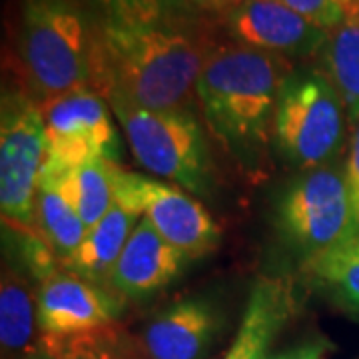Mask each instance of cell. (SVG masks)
<instances>
[{
	"label": "cell",
	"instance_id": "obj_5",
	"mask_svg": "<svg viewBox=\"0 0 359 359\" xmlns=\"http://www.w3.org/2000/svg\"><path fill=\"white\" fill-rule=\"evenodd\" d=\"M136 162L158 178L196 196L212 192V158L192 110H148L116 88H104Z\"/></svg>",
	"mask_w": 359,
	"mask_h": 359
},
{
	"label": "cell",
	"instance_id": "obj_10",
	"mask_svg": "<svg viewBox=\"0 0 359 359\" xmlns=\"http://www.w3.org/2000/svg\"><path fill=\"white\" fill-rule=\"evenodd\" d=\"M219 18L233 42L292 62L320 56L330 36V32L311 25L282 0H244Z\"/></svg>",
	"mask_w": 359,
	"mask_h": 359
},
{
	"label": "cell",
	"instance_id": "obj_13",
	"mask_svg": "<svg viewBox=\"0 0 359 359\" xmlns=\"http://www.w3.org/2000/svg\"><path fill=\"white\" fill-rule=\"evenodd\" d=\"M190 257L170 245L144 216L132 231L112 276V290L124 299H144L178 280Z\"/></svg>",
	"mask_w": 359,
	"mask_h": 359
},
{
	"label": "cell",
	"instance_id": "obj_3",
	"mask_svg": "<svg viewBox=\"0 0 359 359\" xmlns=\"http://www.w3.org/2000/svg\"><path fill=\"white\" fill-rule=\"evenodd\" d=\"M14 50L39 104L96 84V26L78 0H18Z\"/></svg>",
	"mask_w": 359,
	"mask_h": 359
},
{
	"label": "cell",
	"instance_id": "obj_4",
	"mask_svg": "<svg viewBox=\"0 0 359 359\" xmlns=\"http://www.w3.org/2000/svg\"><path fill=\"white\" fill-rule=\"evenodd\" d=\"M346 106L321 66H297L287 74L271 126V150L297 172L341 162L346 152Z\"/></svg>",
	"mask_w": 359,
	"mask_h": 359
},
{
	"label": "cell",
	"instance_id": "obj_11",
	"mask_svg": "<svg viewBox=\"0 0 359 359\" xmlns=\"http://www.w3.org/2000/svg\"><path fill=\"white\" fill-rule=\"evenodd\" d=\"M124 297L110 287L60 268L36 285L40 334L72 335L114 325Z\"/></svg>",
	"mask_w": 359,
	"mask_h": 359
},
{
	"label": "cell",
	"instance_id": "obj_23",
	"mask_svg": "<svg viewBox=\"0 0 359 359\" xmlns=\"http://www.w3.org/2000/svg\"><path fill=\"white\" fill-rule=\"evenodd\" d=\"M311 25L332 32L347 20L359 18V0H282Z\"/></svg>",
	"mask_w": 359,
	"mask_h": 359
},
{
	"label": "cell",
	"instance_id": "obj_19",
	"mask_svg": "<svg viewBox=\"0 0 359 359\" xmlns=\"http://www.w3.org/2000/svg\"><path fill=\"white\" fill-rule=\"evenodd\" d=\"M34 230L50 244L60 264H66L76 254L88 233V228L78 216L74 205L44 176H40L34 202Z\"/></svg>",
	"mask_w": 359,
	"mask_h": 359
},
{
	"label": "cell",
	"instance_id": "obj_18",
	"mask_svg": "<svg viewBox=\"0 0 359 359\" xmlns=\"http://www.w3.org/2000/svg\"><path fill=\"white\" fill-rule=\"evenodd\" d=\"M302 276L335 308L359 321V231L302 264Z\"/></svg>",
	"mask_w": 359,
	"mask_h": 359
},
{
	"label": "cell",
	"instance_id": "obj_25",
	"mask_svg": "<svg viewBox=\"0 0 359 359\" xmlns=\"http://www.w3.org/2000/svg\"><path fill=\"white\" fill-rule=\"evenodd\" d=\"M327 349H330V344L320 339V341H308V344L295 346L276 355H268L266 359H325Z\"/></svg>",
	"mask_w": 359,
	"mask_h": 359
},
{
	"label": "cell",
	"instance_id": "obj_6",
	"mask_svg": "<svg viewBox=\"0 0 359 359\" xmlns=\"http://www.w3.org/2000/svg\"><path fill=\"white\" fill-rule=\"evenodd\" d=\"M273 228L302 264L355 236L346 164L306 170L287 182L273 204Z\"/></svg>",
	"mask_w": 359,
	"mask_h": 359
},
{
	"label": "cell",
	"instance_id": "obj_2",
	"mask_svg": "<svg viewBox=\"0 0 359 359\" xmlns=\"http://www.w3.org/2000/svg\"><path fill=\"white\" fill-rule=\"evenodd\" d=\"M294 62L240 42H216L196 84L210 132L238 164L256 172L271 148L280 90Z\"/></svg>",
	"mask_w": 359,
	"mask_h": 359
},
{
	"label": "cell",
	"instance_id": "obj_17",
	"mask_svg": "<svg viewBox=\"0 0 359 359\" xmlns=\"http://www.w3.org/2000/svg\"><path fill=\"white\" fill-rule=\"evenodd\" d=\"M120 172L122 168L118 166V162L100 158L68 172H58L44 166L40 176L50 180L65 194L66 200L74 205L78 216L90 230L108 214V210L114 204Z\"/></svg>",
	"mask_w": 359,
	"mask_h": 359
},
{
	"label": "cell",
	"instance_id": "obj_21",
	"mask_svg": "<svg viewBox=\"0 0 359 359\" xmlns=\"http://www.w3.org/2000/svg\"><path fill=\"white\" fill-rule=\"evenodd\" d=\"M22 359H140L116 325L72 335L40 334Z\"/></svg>",
	"mask_w": 359,
	"mask_h": 359
},
{
	"label": "cell",
	"instance_id": "obj_12",
	"mask_svg": "<svg viewBox=\"0 0 359 359\" xmlns=\"http://www.w3.org/2000/svg\"><path fill=\"white\" fill-rule=\"evenodd\" d=\"M222 325L216 304L186 297L156 313L138 341L142 359H204Z\"/></svg>",
	"mask_w": 359,
	"mask_h": 359
},
{
	"label": "cell",
	"instance_id": "obj_15",
	"mask_svg": "<svg viewBox=\"0 0 359 359\" xmlns=\"http://www.w3.org/2000/svg\"><path fill=\"white\" fill-rule=\"evenodd\" d=\"M140 218V210L116 192L114 204L108 214L94 228H90L76 254L62 264V268L112 290L116 264Z\"/></svg>",
	"mask_w": 359,
	"mask_h": 359
},
{
	"label": "cell",
	"instance_id": "obj_24",
	"mask_svg": "<svg viewBox=\"0 0 359 359\" xmlns=\"http://www.w3.org/2000/svg\"><path fill=\"white\" fill-rule=\"evenodd\" d=\"M344 164H346L347 190L353 210V224H355V231H359V122L351 128V138L347 144V156Z\"/></svg>",
	"mask_w": 359,
	"mask_h": 359
},
{
	"label": "cell",
	"instance_id": "obj_14",
	"mask_svg": "<svg viewBox=\"0 0 359 359\" xmlns=\"http://www.w3.org/2000/svg\"><path fill=\"white\" fill-rule=\"evenodd\" d=\"M297 311L292 276H259L245 302L236 339L224 359H266L273 337Z\"/></svg>",
	"mask_w": 359,
	"mask_h": 359
},
{
	"label": "cell",
	"instance_id": "obj_20",
	"mask_svg": "<svg viewBox=\"0 0 359 359\" xmlns=\"http://www.w3.org/2000/svg\"><path fill=\"white\" fill-rule=\"evenodd\" d=\"M320 62L339 92L349 128H353L359 122V18L330 32L320 52Z\"/></svg>",
	"mask_w": 359,
	"mask_h": 359
},
{
	"label": "cell",
	"instance_id": "obj_26",
	"mask_svg": "<svg viewBox=\"0 0 359 359\" xmlns=\"http://www.w3.org/2000/svg\"><path fill=\"white\" fill-rule=\"evenodd\" d=\"M186 2L192 6L196 13L224 16V14H228L230 11H233L236 6H240L244 0H186Z\"/></svg>",
	"mask_w": 359,
	"mask_h": 359
},
{
	"label": "cell",
	"instance_id": "obj_9",
	"mask_svg": "<svg viewBox=\"0 0 359 359\" xmlns=\"http://www.w3.org/2000/svg\"><path fill=\"white\" fill-rule=\"evenodd\" d=\"M116 192L136 205L168 244L190 259L208 256L219 245L218 224L192 194L176 184L122 170Z\"/></svg>",
	"mask_w": 359,
	"mask_h": 359
},
{
	"label": "cell",
	"instance_id": "obj_7",
	"mask_svg": "<svg viewBox=\"0 0 359 359\" xmlns=\"http://www.w3.org/2000/svg\"><path fill=\"white\" fill-rule=\"evenodd\" d=\"M48 142L39 102L18 86L0 102V212L11 230H34V202Z\"/></svg>",
	"mask_w": 359,
	"mask_h": 359
},
{
	"label": "cell",
	"instance_id": "obj_22",
	"mask_svg": "<svg viewBox=\"0 0 359 359\" xmlns=\"http://www.w3.org/2000/svg\"><path fill=\"white\" fill-rule=\"evenodd\" d=\"M100 20L124 25H172L200 20L186 0H90Z\"/></svg>",
	"mask_w": 359,
	"mask_h": 359
},
{
	"label": "cell",
	"instance_id": "obj_1",
	"mask_svg": "<svg viewBox=\"0 0 359 359\" xmlns=\"http://www.w3.org/2000/svg\"><path fill=\"white\" fill-rule=\"evenodd\" d=\"M96 84L148 110H192L196 84L216 42L202 20L124 25L94 18Z\"/></svg>",
	"mask_w": 359,
	"mask_h": 359
},
{
	"label": "cell",
	"instance_id": "obj_8",
	"mask_svg": "<svg viewBox=\"0 0 359 359\" xmlns=\"http://www.w3.org/2000/svg\"><path fill=\"white\" fill-rule=\"evenodd\" d=\"M39 106L48 142L44 166L68 172L92 160L122 158L114 112L98 90H72Z\"/></svg>",
	"mask_w": 359,
	"mask_h": 359
},
{
	"label": "cell",
	"instance_id": "obj_16",
	"mask_svg": "<svg viewBox=\"0 0 359 359\" xmlns=\"http://www.w3.org/2000/svg\"><path fill=\"white\" fill-rule=\"evenodd\" d=\"M36 283L16 264L2 266L0 276V346L2 359H22L39 341Z\"/></svg>",
	"mask_w": 359,
	"mask_h": 359
}]
</instances>
